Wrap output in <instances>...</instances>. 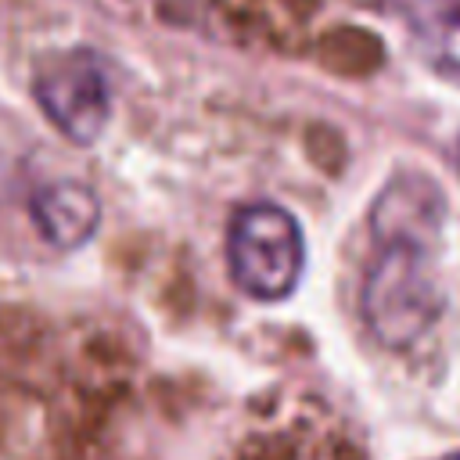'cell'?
I'll return each mask as SVG.
<instances>
[{
	"label": "cell",
	"instance_id": "6da1fadb",
	"mask_svg": "<svg viewBox=\"0 0 460 460\" xmlns=\"http://www.w3.org/2000/svg\"><path fill=\"white\" fill-rule=\"evenodd\" d=\"M431 248L435 237H377V255L359 288V309L370 334L388 349L417 345L442 316L446 295L438 288Z\"/></svg>",
	"mask_w": 460,
	"mask_h": 460
},
{
	"label": "cell",
	"instance_id": "7a4b0ae2",
	"mask_svg": "<svg viewBox=\"0 0 460 460\" xmlns=\"http://www.w3.org/2000/svg\"><path fill=\"white\" fill-rule=\"evenodd\" d=\"M226 266L244 295L259 302L288 298L305 266L298 219L273 201L241 205L226 226Z\"/></svg>",
	"mask_w": 460,
	"mask_h": 460
},
{
	"label": "cell",
	"instance_id": "3957f363",
	"mask_svg": "<svg viewBox=\"0 0 460 460\" xmlns=\"http://www.w3.org/2000/svg\"><path fill=\"white\" fill-rule=\"evenodd\" d=\"M36 104L72 140L90 147L111 115V79L93 50H68L40 65L32 79Z\"/></svg>",
	"mask_w": 460,
	"mask_h": 460
},
{
	"label": "cell",
	"instance_id": "277c9868",
	"mask_svg": "<svg viewBox=\"0 0 460 460\" xmlns=\"http://www.w3.org/2000/svg\"><path fill=\"white\" fill-rule=\"evenodd\" d=\"M442 216H446V201H442L438 183L424 172H402V176L388 180V187L374 201V212H370L374 241L395 237V234L438 241Z\"/></svg>",
	"mask_w": 460,
	"mask_h": 460
},
{
	"label": "cell",
	"instance_id": "5b68a950",
	"mask_svg": "<svg viewBox=\"0 0 460 460\" xmlns=\"http://www.w3.org/2000/svg\"><path fill=\"white\" fill-rule=\"evenodd\" d=\"M29 212H32L36 230L61 252L86 244L101 223L97 194L75 180H58V183L40 187L29 201Z\"/></svg>",
	"mask_w": 460,
	"mask_h": 460
},
{
	"label": "cell",
	"instance_id": "8992f818",
	"mask_svg": "<svg viewBox=\"0 0 460 460\" xmlns=\"http://www.w3.org/2000/svg\"><path fill=\"white\" fill-rule=\"evenodd\" d=\"M420 58L446 79L460 83V11H438L417 25Z\"/></svg>",
	"mask_w": 460,
	"mask_h": 460
},
{
	"label": "cell",
	"instance_id": "52a82bcc",
	"mask_svg": "<svg viewBox=\"0 0 460 460\" xmlns=\"http://www.w3.org/2000/svg\"><path fill=\"white\" fill-rule=\"evenodd\" d=\"M442 460H460V453H453V456H442Z\"/></svg>",
	"mask_w": 460,
	"mask_h": 460
}]
</instances>
